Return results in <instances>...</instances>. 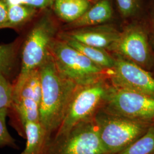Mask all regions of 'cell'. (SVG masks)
Instances as JSON below:
<instances>
[{"instance_id":"cell-1","label":"cell","mask_w":154,"mask_h":154,"mask_svg":"<svg viewBox=\"0 0 154 154\" xmlns=\"http://www.w3.org/2000/svg\"><path fill=\"white\" fill-rule=\"evenodd\" d=\"M39 72L42 88L39 122L51 139L61 126L78 85L61 74L51 54Z\"/></svg>"},{"instance_id":"cell-2","label":"cell","mask_w":154,"mask_h":154,"mask_svg":"<svg viewBox=\"0 0 154 154\" xmlns=\"http://www.w3.org/2000/svg\"><path fill=\"white\" fill-rule=\"evenodd\" d=\"M58 34V25L49 13L36 18L30 24L26 34L22 37L20 70L13 82V88L21 86L44 62L50 54L51 45Z\"/></svg>"},{"instance_id":"cell-3","label":"cell","mask_w":154,"mask_h":154,"mask_svg":"<svg viewBox=\"0 0 154 154\" xmlns=\"http://www.w3.org/2000/svg\"><path fill=\"white\" fill-rule=\"evenodd\" d=\"M94 120L107 154H118L126 149L151 126L111 114L102 108L95 114Z\"/></svg>"},{"instance_id":"cell-4","label":"cell","mask_w":154,"mask_h":154,"mask_svg":"<svg viewBox=\"0 0 154 154\" xmlns=\"http://www.w3.org/2000/svg\"><path fill=\"white\" fill-rule=\"evenodd\" d=\"M50 52L61 74L78 86L103 79L106 69L96 65L58 37L51 45Z\"/></svg>"},{"instance_id":"cell-5","label":"cell","mask_w":154,"mask_h":154,"mask_svg":"<svg viewBox=\"0 0 154 154\" xmlns=\"http://www.w3.org/2000/svg\"><path fill=\"white\" fill-rule=\"evenodd\" d=\"M109 86L104 79L78 86L61 126L53 138L65 135L79 123L93 119L103 106Z\"/></svg>"},{"instance_id":"cell-6","label":"cell","mask_w":154,"mask_h":154,"mask_svg":"<svg viewBox=\"0 0 154 154\" xmlns=\"http://www.w3.org/2000/svg\"><path fill=\"white\" fill-rule=\"evenodd\" d=\"M106 111L148 125L154 124V97L110 86L101 107Z\"/></svg>"},{"instance_id":"cell-7","label":"cell","mask_w":154,"mask_h":154,"mask_svg":"<svg viewBox=\"0 0 154 154\" xmlns=\"http://www.w3.org/2000/svg\"><path fill=\"white\" fill-rule=\"evenodd\" d=\"M45 154H107L93 119L83 122L69 132L50 140Z\"/></svg>"},{"instance_id":"cell-8","label":"cell","mask_w":154,"mask_h":154,"mask_svg":"<svg viewBox=\"0 0 154 154\" xmlns=\"http://www.w3.org/2000/svg\"><path fill=\"white\" fill-rule=\"evenodd\" d=\"M115 63L110 69L111 85L147 94L154 97V78L132 61L116 54Z\"/></svg>"},{"instance_id":"cell-9","label":"cell","mask_w":154,"mask_h":154,"mask_svg":"<svg viewBox=\"0 0 154 154\" xmlns=\"http://www.w3.org/2000/svg\"><path fill=\"white\" fill-rule=\"evenodd\" d=\"M112 51L142 67L151 63L147 35L138 24L128 25L120 33Z\"/></svg>"},{"instance_id":"cell-10","label":"cell","mask_w":154,"mask_h":154,"mask_svg":"<svg viewBox=\"0 0 154 154\" xmlns=\"http://www.w3.org/2000/svg\"><path fill=\"white\" fill-rule=\"evenodd\" d=\"M120 33L110 25L102 24L72 29L59 33L58 35L95 48L112 51Z\"/></svg>"},{"instance_id":"cell-11","label":"cell","mask_w":154,"mask_h":154,"mask_svg":"<svg viewBox=\"0 0 154 154\" xmlns=\"http://www.w3.org/2000/svg\"><path fill=\"white\" fill-rule=\"evenodd\" d=\"M113 11L109 0H99L90 7L82 16L67 27L72 29L99 25L108 21L112 17Z\"/></svg>"},{"instance_id":"cell-12","label":"cell","mask_w":154,"mask_h":154,"mask_svg":"<svg viewBox=\"0 0 154 154\" xmlns=\"http://www.w3.org/2000/svg\"><path fill=\"white\" fill-rule=\"evenodd\" d=\"M26 144L21 154H45L50 138L39 122H29L25 125Z\"/></svg>"},{"instance_id":"cell-13","label":"cell","mask_w":154,"mask_h":154,"mask_svg":"<svg viewBox=\"0 0 154 154\" xmlns=\"http://www.w3.org/2000/svg\"><path fill=\"white\" fill-rule=\"evenodd\" d=\"M8 5V21L5 29H11L19 33L30 25L37 18L39 11L23 5Z\"/></svg>"},{"instance_id":"cell-14","label":"cell","mask_w":154,"mask_h":154,"mask_svg":"<svg viewBox=\"0 0 154 154\" xmlns=\"http://www.w3.org/2000/svg\"><path fill=\"white\" fill-rule=\"evenodd\" d=\"M90 5L88 0H54L53 7L58 18L69 24L82 16Z\"/></svg>"},{"instance_id":"cell-15","label":"cell","mask_w":154,"mask_h":154,"mask_svg":"<svg viewBox=\"0 0 154 154\" xmlns=\"http://www.w3.org/2000/svg\"><path fill=\"white\" fill-rule=\"evenodd\" d=\"M22 41V37H18L11 43L0 44V72L11 81L15 75L18 62L20 63V54Z\"/></svg>"},{"instance_id":"cell-16","label":"cell","mask_w":154,"mask_h":154,"mask_svg":"<svg viewBox=\"0 0 154 154\" xmlns=\"http://www.w3.org/2000/svg\"><path fill=\"white\" fill-rule=\"evenodd\" d=\"M58 37L66 41L68 44L81 52L96 65L106 70L111 69L114 65V57H112L110 55L109 53H107L106 50L84 44L69 38L61 37L59 35H58Z\"/></svg>"},{"instance_id":"cell-17","label":"cell","mask_w":154,"mask_h":154,"mask_svg":"<svg viewBox=\"0 0 154 154\" xmlns=\"http://www.w3.org/2000/svg\"><path fill=\"white\" fill-rule=\"evenodd\" d=\"M116 154H154V124L142 136Z\"/></svg>"},{"instance_id":"cell-18","label":"cell","mask_w":154,"mask_h":154,"mask_svg":"<svg viewBox=\"0 0 154 154\" xmlns=\"http://www.w3.org/2000/svg\"><path fill=\"white\" fill-rule=\"evenodd\" d=\"M8 116V108L4 107L0 109V148L9 147L18 149L16 139L9 134L6 127V117Z\"/></svg>"},{"instance_id":"cell-19","label":"cell","mask_w":154,"mask_h":154,"mask_svg":"<svg viewBox=\"0 0 154 154\" xmlns=\"http://www.w3.org/2000/svg\"><path fill=\"white\" fill-rule=\"evenodd\" d=\"M13 91V83L0 72V109L4 107L9 108L11 106Z\"/></svg>"},{"instance_id":"cell-20","label":"cell","mask_w":154,"mask_h":154,"mask_svg":"<svg viewBox=\"0 0 154 154\" xmlns=\"http://www.w3.org/2000/svg\"><path fill=\"white\" fill-rule=\"evenodd\" d=\"M118 9L122 16L128 18L134 16L138 11V0H116Z\"/></svg>"},{"instance_id":"cell-21","label":"cell","mask_w":154,"mask_h":154,"mask_svg":"<svg viewBox=\"0 0 154 154\" xmlns=\"http://www.w3.org/2000/svg\"><path fill=\"white\" fill-rule=\"evenodd\" d=\"M8 5H23L45 10L53 6L54 0H6Z\"/></svg>"},{"instance_id":"cell-22","label":"cell","mask_w":154,"mask_h":154,"mask_svg":"<svg viewBox=\"0 0 154 154\" xmlns=\"http://www.w3.org/2000/svg\"><path fill=\"white\" fill-rule=\"evenodd\" d=\"M8 6L6 0H0V30L5 29L8 21Z\"/></svg>"},{"instance_id":"cell-23","label":"cell","mask_w":154,"mask_h":154,"mask_svg":"<svg viewBox=\"0 0 154 154\" xmlns=\"http://www.w3.org/2000/svg\"><path fill=\"white\" fill-rule=\"evenodd\" d=\"M88 1H89L91 2V1H98L99 0H88Z\"/></svg>"},{"instance_id":"cell-24","label":"cell","mask_w":154,"mask_h":154,"mask_svg":"<svg viewBox=\"0 0 154 154\" xmlns=\"http://www.w3.org/2000/svg\"><path fill=\"white\" fill-rule=\"evenodd\" d=\"M153 25H154V15H153Z\"/></svg>"}]
</instances>
